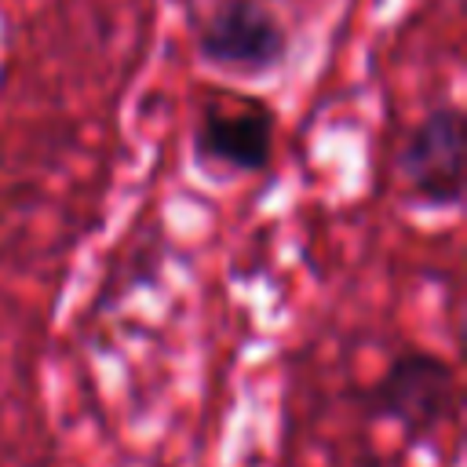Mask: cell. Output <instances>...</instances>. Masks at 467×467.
<instances>
[{
  "label": "cell",
  "mask_w": 467,
  "mask_h": 467,
  "mask_svg": "<svg viewBox=\"0 0 467 467\" xmlns=\"http://www.w3.org/2000/svg\"><path fill=\"white\" fill-rule=\"evenodd\" d=\"M460 383L456 368L434 350H401L365 390V412L394 423L409 445L431 441L445 423L456 420Z\"/></svg>",
  "instance_id": "cell-1"
},
{
  "label": "cell",
  "mask_w": 467,
  "mask_h": 467,
  "mask_svg": "<svg viewBox=\"0 0 467 467\" xmlns=\"http://www.w3.org/2000/svg\"><path fill=\"white\" fill-rule=\"evenodd\" d=\"M197 51L215 69L263 77L285 62L288 33L263 0H219L201 26Z\"/></svg>",
  "instance_id": "cell-2"
},
{
  "label": "cell",
  "mask_w": 467,
  "mask_h": 467,
  "mask_svg": "<svg viewBox=\"0 0 467 467\" xmlns=\"http://www.w3.org/2000/svg\"><path fill=\"white\" fill-rule=\"evenodd\" d=\"M398 171L409 193L431 208H456L463 201V109H431L405 139Z\"/></svg>",
  "instance_id": "cell-3"
},
{
  "label": "cell",
  "mask_w": 467,
  "mask_h": 467,
  "mask_svg": "<svg viewBox=\"0 0 467 467\" xmlns=\"http://www.w3.org/2000/svg\"><path fill=\"white\" fill-rule=\"evenodd\" d=\"M193 153L226 171H266L274 157V113L259 102L208 106L193 131Z\"/></svg>",
  "instance_id": "cell-4"
}]
</instances>
